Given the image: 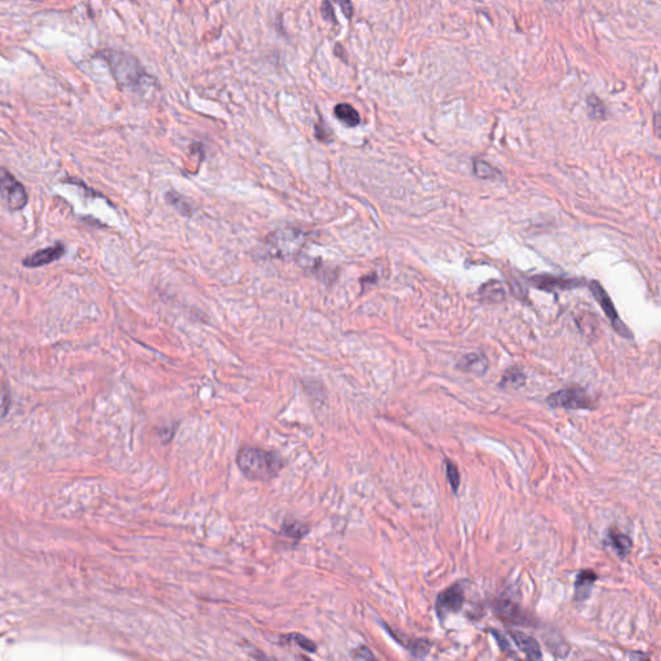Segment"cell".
Returning a JSON list of instances; mask_svg holds the SVG:
<instances>
[{
	"label": "cell",
	"mask_w": 661,
	"mask_h": 661,
	"mask_svg": "<svg viewBox=\"0 0 661 661\" xmlns=\"http://www.w3.org/2000/svg\"><path fill=\"white\" fill-rule=\"evenodd\" d=\"M236 465L247 479L269 482L280 474L285 468V459L276 451L256 446H243L236 453Z\"/></svg>",
	"instance_id": "obj_1"
},
{
	"label": "cell",
	"mask_w": 661,
	"mask_h": 661,
	"mask_svg": "<svg viewBox=\"0 0 661 661\" xmlns=\"http://www.w3.org/2000/svg\"><path fill=\"white\" fill-rule=\"evenodd\" d=\"M100 57L108 62L118 84L127 91L141 93L150 87V76L132 55L117 50H101Z\"/></svg>",
	"instance_id": "obj_2"
},
{
	"label": "cell",
	"mask_w": 661,
	"mask_h": 661,
	"mask_svg": "<svg viewBox=\"0 0 661 661\" xmlns=\"http://www.w3.org/2000/svg\"><path fill=\"white\" fill-rule=\"evenodd\" d=\"M306 234L297 227H283L268 235L265 250L276 259H291L301 252Z\"/></svg>",
	"instance_id": "obj_3"
},
{
	"label": "cell",
	"mask_w": 661,
	"mask_h": 661,
	"mask_svg": "<svg viewBox=\"0 0 661 661\" xmlns=\"http://www.w3.org/2000/svg\"><path fill=\"white\" fill-rule=\"evenodd\" d=\"M0 194L12 211L22 210L27 204L25 186L6 168H0Z\"/></svg>",
	"instance_id": "obj_4"
},
{
	"label": "cell",
	"mask_w": 661,
	"mask_h": 661,
	"mask_svg": "<svg viewBox=\"0 0 661 661\" xmlns=\"http://www.w3.org/2000/svg\"><path fill=\"white\" fill-rule=\"evenodd\" d=\"M546 403L552 407L569 410H589L593 407L590 395L578 388H567L555 392L546 398Z\"/></svg>",
	"instance_id": "obj_5"
},
{
	"label": "cell",
	"mask_w": 661,
	"mask_h": 661,
	"mask_svg": "<svg viewBox=\"0 0 661 661\" xmlns=\"http://www.w3.org/2000/svg\"><path fill=\"white\" fill-rule=\"evenodd\" d=\"M590 291L593 293L595 300L601 305L603 311L606 313L607 318L611 320L612 327L616 329V332L621 336H624V337H632V332H630L628 328H627V326L620 320L618 311L615 309V305H613V302H612L611 299H610V296L603 290L602 285H599L598 282H592V283H590Z\"/></svg>",
	"instance_id": "obj_6"
},
{
	"label": "cell",
	"mask_w": 661,
	"mask_h": 661,
	"mask_svg": "<svg viewBox=\"0 0 661 661\" xmlns=\"http://www.w3.org/2000/svg\"><path fill=\"white\" fill-rule=\"evenodd\" d=\"M464 604V588L460 584L452 585L438 595L436 603V615L446 619L453 612H459Z\"/></svg>",
	"instance_id": "obj_7"
},
{
	"label": "cell",
	"mask_w": 661,
	"mask_h": 661,
	"mask_svg": "<svg viewBox=\"0 0 661 661\" xmlns=\"http://www.w3.org/2000/svg\"><path fill=\"white\" fill-rule=\"evenodd\" d=\"M65 246L62 243H56L53 246H50L44 250L34 252L33 255L27 256L24 260V265L27 268H41L45 266L48 264H52L55 261L61 259L65 255Z\"/></svg>",
	"instance_id": "obj_8"
},
{
	"label": "cell",
	"mask_w": 661,
	"mask_h": 661,
	"mask_svg": "<svg viewBox=\"0 0 661 661\" xmlns=\"http://www.w3.org/2000/svg\"><path fill=\"white\" fill-rule=\"evenodd\" d=\"M531 282L535 287L545 291H566L578 287L580 280L576 279H564L552 276H539L531 278Z\"/></svg>",
	"instance_id": "obj_9"
},
{
	"label": "cell",
	"mask_w": 661,
	"mask_h": 661,
	"mask_svg": "<svg viewBox=\"0 0 661 661\" xmlns=\"http://www.w3.org/2000/svg\"><path fill=\"white\" fill-rule=\"evenodd\" d=\"M511 637L519 648L526 653L529 661H543V653L535 638L527 636L522 632H511Z\"/></svg>",
	"instance_id": "obj_10"
},
{
	"label": "cell",
	"mask_w": 661,
	"mask_h": 661,
	"mask_svg": "<svg viewBox=\"0 0 661 661\" xmlns=\"http://www.w3.org/2000/svg\"><path fill=\"white\" fill-rule=\"evenodd\" d=\"M487 366H488L487 358L483 354H479V353L467 354L457 363V369L464 372L477 374V375H483L487 371Z\"/></svg>",
	"instance_id": "obj_11"
},
{
	"label": "cell",
	"mask_w": 661,
	"mask_h": 661,
	"mask_svg": "<svg viewBox=\"0 0 661 661\" xmlns=\"http://www.w3.org/2000/svg\"><path fill=\"white\" fill-rule=\"evenodd\" d=\"M334 113L335 117L346 127H357L360 123V113L349 104H339Z\"/></svg>",
	"instance_id": "obj_12"
},
{
	"label": "cell",
	"mask_w": 661,
	"mask_h": 661,
	"mask_svg": "<svg viewBox=\"0 0 661 661\" xmlns=\"http://www.w3.org/2000/svg\"><path fill=\"white\" fill-rule=\"evenodd\" d=\"M308 532H309L308 525L304 523L301 520H297V519H291V520L287 519L283 522L282 528H280V534L285 536V537H288V539H292V540H300Z\"/></svg>",
	"instance_id": "obj_13"
},
{
	"label": "cell",
	"mask_w": 661,
	"mask_h": 661,
	"mask_svg": "<svg viewBox=\"0 0 661 661\" xmlns=\"http://www.w3.org/2000/svg\"><path fill=\"white\" fill-rule=\"evenodd\" d=\"M495 612L502 619L509 620L513 623H522V619H523V615H522V612H520L518 607L514 603L509 602V601H502V602L496 603Z\"/></svg>",
	"instance_id": "obj_14"
},
{
	"label": "cell",
	"mask_w": 661,
	"mask_h": 661,
	"mask_svg": "<svg viewBox=\"0 0 661 661\" xmlns=\"http://www.w3.org/2000/svg\"><path fill=\"white\" fill-rule=\"evenodd\" d=\"M595 580H597V575L592 571H581L578 574L576 584H575L576 595L578 598L583 599V598H585L589 595L590 588L595 584Z\"/></svg>",
	"instance_id": "obj_15"
},
{
	"label": "cell",
	"mask_w": 661,
	"mask_h": 661,
	"mask_svg": "<svg viewBox=\"0 0 661 661\" xmlns=\"http://www.w3.org/2000/svg\"><path fill=\"white\" fill-rule=\"evenodd\" d=\"M526 383V376L520 369L514 367V369H508L502 378L500 385L506 386V388H513L518 389L520 386L525 385Z\"/></svg>",
	"instance_id": "obj_16"
},
{
	"label": "cell",
	"mask_w": 661,
	"mask_h": 661,
	"mask_svg": "<svg viewBox=\"0 0 661 661\" xmlns=\"http://www.w3.org/2000/svg\"><path fill=\"white\" fill-rule=\"evenodd\" d=\"M166 201H167L171 206H173L181 215H184V216H192V213H193L192 204L186 201L183 195L175 193V192H168V193L166 194Z\"/></svg>",
	"instance_id": "obj_17"
},
{
	"label": "cell",
	"mask_w": 661,
	"mask_h": 661,
	"mask_svg": "<svg viewBox=\"0 0 661 661\" xmlns=\"http://www.w3.org/2000/svg\"><path fill=\"white\" fill-rule=\"evenodd\" d=\"M609 541H610L612 548L618 552L619 555H621V557L628 555L630 546H632V543H630L628 536L623 535V534L610 532V534H609Z\"/></svg>",
	"instance_id": "obj_18"
},
{
	"label": "cell",
	"mask_w": 661,
	"mask_h": 661,
	"mask_svg": "<svg viewBox=\"0 0 661 661\" xmlns=\"http://www.w3.org/2000/svg\"><path fill=\"white\" fill-rule=\"evenodd\" d=\"M474 173L481 178H494L499 172L483 159L474 160Z\"/></svg>",
	"instance_id": "obj_19"
},
{
	"label": "cell",
	"mask_w": 661,
	"mask_h": 661,
	"mask_svg": "<svg viewBox=\"0 0 661 661\" xmlns=\"http://www.w3.org/2000/svg\"><path fill=\"white\" fill-rule=\"evenodd\" d=\"M446 474L453 492H457L459 485H460V474H459L457 467L450 460H446Z\"/></svg>",
	"instance_id": "obj_20"
},
{
	"label": "cell",
	"mask_w": 661,
	"mask_h": 661,
	"mask_svg": "<svg viewBox=\"0 0 661 661\" xmlns=\"http://www.w3.org/2000/svg\"><path fill=\"white\" fill-rule=\"evenodd\" d=\"M588 109L590 111V115L593 118L604 117V106L598 97L595 96H589L588 97Z\"/></svg>",
	"instance_id": "obj_21"
},
{
	"label": "cell",
	"mask_w": 661,
	"mask_h": 661,
	"mask_svg": "<svg viewBox=\"0 0 661 661\" xmlns=\"http://www.w3.org/2000/svg\"><path fill=\"white\" fill-rule=\"evenodd\" d=\"M320 12H322V16L326 20V21H329V22H336L335 10H334V7L329 1H325L322 4V8H320Z\"/></svg>",
	"instance_id": "obj_22"
},
{
	"label": "cell",
	"mask_w": 661,
	"mask_h": 661,
	"mask_svg": "<svg viewBox=\"0 0 661 661\" xmlns=\"http://www.w3.org/2000/svg\"><path fill=\"white\" fill-rule=\"evenodd\" d=\"M358 655H360L362 659H364V660L376 661L375 656H374L372 653L369 651V648H366V647H362V648H360V650H358Z\"/></svg>",
	"instance_id": "obj_23"
},
{
	"label": "cell",
	"mask_w": 661,
	"mask_h": 661,
	"mask_svg": "<svg viewBox=\"0 0 661 661\" xmlns=\"http://www.w3.org/2000/svg\"><path fill=\"white\" fill-rule=\"evenodd\" d=\"M8 406V397H1V398H0V419L7 413Z\"/></svg>",
	"instance_id": "obj_24"
},
{
	"label": "cell",
	"mask_w": 661,
	"mask_h": 661,
	"mask_svg": "<svg viewBox=\"0 0 661 661\" xmlns=\"http://www.w3.org/2000/svg\"><path fill=\"white\" fill-rule=\"evenodd\" d=\"M340 7L343 8V13H345V15H346V16L348 17L352 16L353 6L350 1H346V3L343 1V3H340Z\"/></svg>",
	"instance_id": "obj_25"
},
{
	"label": "cell",
	"mask_w": 661,
	"mask_h": 661,
	"mask_svg": "<svg viewBox=\"0 0 661 661\" xmlns=\"http://www.w3.org/2000/svg\"><path fill=\"white\" fill-rule=\"evenodd\" d=\"M630 658H632V660L633 661H650L646 658L645 655H642V653H630Z\"/></svg>",
	"instance_id": "obj_26"
}]
</instances>
